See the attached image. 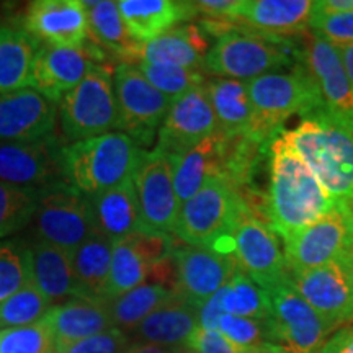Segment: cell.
Instances as JSON below:
<instances>
[{
  "instance_id": "3957f363",
  "label": "cell",
  "mask_w": 353,
  "mask_h": 353,
  "mask_svg": "<svg viewBox=\"0 0 353 353\" xmlns=\"http://www.w3.org/2000/svg\"><path fill=\"white\" fill-rule=\"evenodd\" d=\"M143 149L123 132H107L64 145L65 183L85 196L118 187L132 179Z\"/></svg>"
},
{
  "instance_id": "e575fe53",
  "label": "cell",
  "mask_w": 353,
  "mask_h": 353,
  "mask_svg": "<svg viewBox=\"0 0 353 353\" xmlns=\"http://www.w3.org/2000/svg\"><path fill=\"white\" fill-rule=\"evenodd\" d=\"M175 296V290L161 283H143L121 296L108 301L113 327L134 330L145 317Z\"/></svg>"
},
{
  "instance_id": "e0dca14e",
  "label": "cell",
  "mask_w": 353,
  "mask_h": 353,
  "mask_svg": "<svg viewBox=\"0 0 353 353\" xmlns=\"http://www.w3.org/2000/svg\"><path fill=\"white\" fill-rule=\"evenodd\" d=\"M63 151L64 145L54 134L30 143L0 141V182L39 192L65 182Z\"/></svg>"
},
{
  "instance_id": "8992f818",
  "label": "cell",
  "mask_w": 353,
  "mask_h": 353,
  "mask_svg": "<svg viewBox=\"0 0 353 353\" xmlns=\"http://www.w3.org/2000/svg\"><path fill=\"white\" fill-rule=\"evenodd\" d=\"M247 200L228 176L218 175L180 205L174 234L192 247H213L231 234Z\"/></svg>"
},
{
  "instance_id": "83f0119b",
  "label": "cell",
  "mask_w": 353,
  "mask_h": 353,
  "mask_svg": "<svg viewBox=\"0 0 353 353\" xmlns=\"http://www.w3.org/2000/svg\"><path fill=\"white\" fill-rule=\"evenodd\" d=\"M88 201L94 231L107 236L110 241L117 242L131 234L144 231L132 179L99 195L88 196Z\"/></svg>"
},
{
  "instance_id": "277c9868",
  "label": "cell",
  "mask_w": 353,
  "mask_h": 353,
  "mask_svg": "<svg viewBox=\"0 0 353 353\" xmlns=\"http://www.w3.org/2000/svg\"><path fill=\"white\" fill-rule=\"evenodd\" d=\"M245 83L257 120V139L263 145L272 144L291 117L306 118L325 108L319 87L304 64L294 65L290 72H270Z\"/></svg>"
},
{
  "instance_id": "8fae6325",
  "label": "cell",
  "mask_w": 353,
  "mask_h": 353,
  "mask_svg": "<svg viewBox=\"0 0 353 353\" xmlns=\"http://www.w3.org/2000/svg\"><path fill=\"white\" fill-rule=\"evenodd\" d=\"M33 219L41 241L69 254L94 232L88 196L65 182L43 190Z\"/></svg>"
},
{
  "instance_id": "7a4b0ae2",
  "label": "cell",
  "mask_w": 353,
  "mask_h": 353,
  "mask_svg": "<svg viewBox=\"0 0 353 353\" xmlns=\"http://www.w3.org/2000/svg\"><path fill=\"white\" fill-rule=\"evenodd\" d=\"M281 136L322 187L353 210V121L322 108Z\"/></svg>"
},
{
  "instance_id": "f907efd6",
  "label": "cell",
  "mask_w": 353,
  "mask_h": 353,
  "mask_svg": "<svg viewBox=\"0 0 353 353\" xmlns=\"http://www.w3.org/2000/svg\"><path fill=\"white\" fill-rule=\"evenodd\" d=\"M352 262H353V257H352Z\"/></svg>"
},
{
  "instance_id": "f6af8a7d",
  "label": "cell",
  "mask_w": 353,
  "mask_h": 353,
  "mask_svg": "<svg viewBox=\"0 0 353 353\" xmlns=\"http://www.w3.org/2000/svg\"><path fill=\"white\" fill-rule=\"evenodd\" d=\"M321 353H353V327L335 330L325 341Z\"/></svg>"
},
{
  "instance_id": "74e56055",
  "label": "cell",
  "mask_w": 353,
  "mask_h": 353,
  "mask_svg": "<svg viewBox=\"0 0 353 353\" xmlns=\"http://www.w3.org/2000/svg\"><path fill=\"white\" fill-rule=\"evenodd\" d=\"M51 304L33 281L0 303V330L21 327L41 321Z\"/></svg>"
},
{
  "instance_id": "681fc988",
  "label": "cell",
  "mask_w": 353,
  "mask_h": 353,
  "mask_svg": "<svg viewBox=\"0 0 353 353\" xmlns=\"http://www.w3.org/2000/svg\"><path fill=\"white\" fill-rule=\"evenodd\" d=\"M174 353H195V352L190 350L188 347H179V348H175Z\"/></svg>"
},
{
  "instance_id": "ba28073f",
  "label": "cell",
  "mask_w": 353,
  "mask_h": 353,
  "mask_svg": "<svg viewBox=\"0 0 353 353\" xmlns=\"http://www.w3.org/2000/svg\"><path fill=\"white\" fill-rule=\"evenodd\" d=\"M262 288L270 299V327L280 353H321L332 327L294 291L288 280Z\"/></svg>"
},
{
  "instance_id": "6da1fadb",
  "label": "cell",
  "mask_w": 353,
  "mask_h": 353,
  "mask_svg": "<svg viewBox=\"0 0 353 353\" xmlns=\"http://www.w3.org/2000/svg\"><path fill=\"white\" fill-rule=\"evenodd\" d=\"M337 203L283 136H276L268 145V190L263 205L272 231L283 241L290 239Z\"/></svg>"
},
{
  "instance_id": "52a82bcc",
  "label": "cell",
  "mask_w": 353,
  "mask_h": 353,
  "mask_svg": "<svg viewBox=\"0 0 353 353\" xmlns=\"http://www.w3.org/2000/svg\"><path fill=\"white\" fill-rule=\"evenodd\" d=\"M65 139L83 141L107 134L118 125L112 70L97 68L57 103Z\"/></svg>"
},
{
  "instance_id": "484cf974",
  "label": "cell",
  "mask_w": 353,
  "mask_h": 353,
  "mask_svg": "<svg viewBox=\"0 0 353 353\" xmlns=\"http://www.w3.org/2000/svg\"><path fill=\"white\" fill-rule=\"evenodd\" d=\"M208 51L210 38L203 32L201 26H175L170 32L141 44L136 64H165L205 72L203 63Z\"/></svg>"
},
{
  "instance_id": "7c38bea8",
  "label": "cell",
  "mask_w": 353,
  "mask_h": 353,
  "mask_svg": "<svg viewBox=\"0 0 353 353\" xmlns=\"http://www.w3.org/2000/svg\"><path fill=\"white\" fill-rule=\"evenodd\" d=\"M145 232H174L180 203L174 185V165L161 148L143 151L132 174Z\"/></svg>"
},
{
  "instance_id": "30bf717a",
  "label": "cell",
  "mask_w": 353,
  "mask_h": 353,
  "mask_svg": "<svg viewBox=\"0 0 353 353\" xmlns=\"http://www.w3.org/2000/svg\"><path fill=\"white\" fill-rule=\"evenodd\" d=\"M285 242L288 272H304L353 254V210L339 201L329 213Z\"/></svg>"
},
{
  "instance_id": "7402d4cb",
  "label": "cell",
  "mask_w": 353,
  "mask_h": 353,
  "mask_svg": "<svg viewBox=\"0 0 353 353\" xmlns=\"http://www.w3.org/2000/svg\"><path fill=\"white\" fill-rule=\"evenodd\" d=\"M25 32L48 46L77 48L88 39L87 8L81 0H38L26 8Z\"/></svg>"
},
{
  "instance_id": "4fadbf2b",
  "label": "cell",
  "mask_w": 353,
  "mask_h": 353,
  "mask_svg": "<svg viewBox=\"0 0 353 353\" xmlns=\"http://www.w3.org/2000/svg\"><path fill=\"white\" fill-rule=\"evenodd\" d=\"M352 255L304 272H288L286 280L294 291L332 329L353 321Z\"/></svg>"
},
{
  "instance_id": "d6986e66",
  "label": "cell",
  "mask_w": 353,
  "mask_h": 353,
  "mask_svg": "<svg viewBox=\"0 0 353 353\" xmlns=\"http://www.w3.org/2000/svg\"><path fill=\"white\" fill-rule=\"evenodd\" d=\"M219 131L218 120L205 85L195 87L172 101L157 134V148L169 157L190 151Z\"/></svg>"
},
{
  "instance_id": "7dc6e473",
  "label": "cell",
  "mask_w": 353,
  "mask_h": 353,
  "mask_svg": "<svg viewBox=\"0 0 353 353\" xmlns=\"http://www.w3.org/2000/svg\"><path fill=\"white\" fill-rule=\"evenodd\" d=\"M175 348H167V347H159L152 345V343L145 342H136L128 345V348L123 353H174Z\"/></svg>"
},
{
  "instance_id": "cb8c5ba5",
  "label": "cell",
  "mask_w": 353,
  "mask_h": 353,
  "mask_svg": "<svg viewBox=\"0 0 353 353\" xmlns=\"http://www.w3.org/2000/svg\"><path fill=\"white\" fill-rule=\"evenodd\" d=\"M228 151L229 136L218 131L193 145L190 151L170 157L175 193L180 205L196 195L210 179L226 174Z\"/></svg>"
},
{
  "instance_id": "b9f144b4",
  "label": "cell",
  "mask_w": 353,
  "mask_h": 353,
  "mask_svg": "<svg viewBox=\"0 0 353 353\" xmlns=\"http://www.w3.org/2000/svg\"><path fill=\"white\" fill-rule=\"evenodd\" d=\"M309 28H312L316 37H319L341 50L353 44V12L327 13L317 15L312 13Z\"/></svg>"
},
{
  "instance_id": "4dcf8cb0",
  "label": "cell",
  "mask_w": 353,
  "mask_h": 353,
  "mask_svg": "<svg viewBox=\"0 0 353 353\" xmlns=\"http://www.w3.org/2000/svg\"><path fill=\"white\" fill-rule=\"evenodd\" d=\"M83 6L87 8L88 41L99 46L110 57L120 59L121 64L136 63L141 43L131 38L118 8V2L99 0L83 2Z\"/></svg>"
},
{
  "instance_id": "f35d334b",
  "label": "cell",
  "mask_w": 353,
  "mask_h": 353,
  "mask_svg": "<svg viewBox=\"0 0 353 353\" xmlns=\"http://www.w3.org/2000/svg\"><path fill=\"white\" fill-rule=\"evenodd\" d=\"M136 68L143 72V76L151 82L154 88H157L172 101L187 94L192 88L205 85L206 82L205 74L201 70L149 63H138Z\"/></svg>"
},
{
  "instance_id": "d4e9b609",
  "label": "cell",
  "mask_w": 353,
  "mask_h": 353,
  "mask_svg": "<svg viewBox=\"0 0 353 353\" xmlns=\"http://www.w3.org/2000/svg\"><path fill=\"white\" fill-rule=\"evenodd\" d=\"M43 321L51 330L56 350L113 329L108 303L87 298H72L56 304L44 314Z\"/></svg>"
},
{
  "instance_id": "836d02e7",
  "label": "cell",
  "mask_w": 353,
  "mask_h": 353,
  "mask_svg": "<svg viewBox=\"0 0 353 353\" xmlns=\"http://www.w3.org/2000/svg\"><path fill=\"white\" fill-rule=\"evenodd\" d=\"M38 41L25 30L0 28V95L32 85Z\"/></svg>"
},
{
  "instance_id": "d6a6232c",
  "label": "cell",
  "mask_w": 353,
  "mask_h": 353,
  "mask_svg": "<svg viewBox=\"0 0 353 353\" xmlns=\"http://www.w3.org/2000/svg\"><path fill=\"white\" fill-rule=\"evenodd\" d=\"M32 281L50 304L77 298L70 254L46 241L39 239L32 247Z\"/></svg>"
},
{
  "instance_id": "ac0fdd59",
  "label": "cell",
  "mask_w": 353,
  "mask_h": 353,
  "mask_svg": "<svg viewBox=\"0 0 353 353\" xmlns=\"http://www.w3.org/2000/svg\"><path fill=\"white\" fill-rule=\"evenodd\" d=\"M174 262L175 293L195 309H200L239 272L232 255L211 247L187 245L175 249Z\"/></svg>"
},
{
  "instance_id": "2e32d148",
  "label": "cell",
  "mask_w": 353,
  "mask_h": 353,
  "mask_svg": "<svg viewBox=\"0 0 353 353\" xmlns=\"http://www.w3.org/2000/svg\"><path fill=\"white\" fill-rule=\"evenodd\" d=\"M174 252L175 244L169 234L138 231L113 242L105 301L138 288L151 275L152 268L170 259Z\"/></svg>"
},
{
  "instance_id": "c3c4849f",
  "label": "cell",
  "mask_w": 353,
  "mask_h": 353,
  "mask_svg": "<svg viewBox=\"0 0 353 353\" xmlns=\"http://www.w3.org/2000/svg\"><path fill=\"white\" fill-rule=\"evenodd\" d=\"M339 52H341L343 65H345L348 77H350V81L353 83V44H350V46H345V48H341Z\"/></svg>"
},
{
  "instance_id": "f546056e",
  "label": "cell",
  "mask_w": 353,
  "mask_h": 353,
  "mask_svg": "<svg viewBox=\"0 0 353 353\" xmlns=\"http://www.w3.org/2000/svg\"><path fill=\"white\" fill-rule=\"evenodd\" d=\"M198 327H200L198 309L190 306L175 293L174 298L145 317L132 332L139 342L179 348L187 345L190 337Z\"/></svg>"
},
{
  "instance_id": "9a60e30c",
  "label": "cell",
  "mask_w": 353,
  "mask_h": 353,
  "mask_svg": "<svg viewBox=\"0 0 353 353\" xmlns=\"http://www.w3.org/2000/svg\"><path fill=\"white\" fill-rule=\"evenodd\" d=\"M108 54L87 41L77 48L39 46L32 70V88L59 103L65 94L76 88L92 70L107 68Z\"/></svg>"
},
{
  "instance_id": "f1b7e54d",
  "label": "cell",
  "mask_w": 353,
  "mask_h": 353,
  "mask_svg": "<svg viewBox=\"0 0 353 353\" xmlns=\"http://www.w3.org/2000/svg\"><path fill=\"white\" fill-rule=\"evenodd\" d=\"M205 88L213 105L219 131L229 138L247 136L259 143L257 120L247 83L234 79L214 77L205 82Z\"/></svg>"
},
{
  "instance_id": "44dd1931",
  "label": "cell",
  "mask_w": 353,
  "mask_h": 353,
  "mask_svg": "<svg viewBox=\"0 0 353 353\" xmlns=\"http://www.w3.org/2000/svg\"><path fill=\"white\" fill-rule=\"evenodd\" d=\"M303 64L319 87L325 110L353 121V83L337 48L314 33L306 34Z\"/></svg>"
},
{
  "instance_id": "bcb514c9",
  "label": "cell",
  "mask_w": 353,
  "mask_h": 353,
  "mask_svg": "<svg viewBox=\"0 0 353 353\" xmlns=\"http://www.w3.org/2000/svg\"><path fill=\"white\" fill-rule=\"evenodd\" d=\"M345 12H353V0H319V2H314V8H312V13H317V15Z\"/></svg>"
},
{
  "instance_id": "4316f807",
  "label": "cell",
  "mask_w": 353,
  "mask_h": 353,
  "mask_svg": "<svg viewBox=\"0 0 353 353\" xmlns=\"http://www.w3.org/2000/svg\"><path fill=\"white\" fill-rule=\"evenodd\" d=\"M118 8L131 38L141 44L196 17L193 2L179 0H120Z\"/></svg>"
},
{
  "instance_id": "8d00e7d4",
  "label": "cell",
  "mask_w": 353,
  "mask_h": 353,
  "mask_svg": "<svg viewBox=\"0 0 353 353\" xmlns=\"http://www.w3.org/2000/svg\"><path fill=\"white\" fill-rule=\"evenodd\" d=\"M41 192L0 182V237L20 232L37 213Z\"/></svg>"
},
{
  "instance_id": "d590c367",
  "label": "cell",
  "mask_w": 353,
  "mask_h": 353,
  "mask_svg": "<svg viewBox=\"0 0 353 353\" xmlns=\"http://www.w3.org/2000/svg\"><path fill=\"white\" fill-rule=\"evenodd\" d=\"M221 309L223 314L247 319L270 321L272 307L265 290L244 272H237L226 286L221 288Z\"/></svg>"
},
{
  "instance_id": "ee69618b",
  "label": "cell",
  "mask_w": 353,
  "mask_h": 353,
  "mask_svg": "<svg viewBox=\"0 0 353 353\" xmlns=\"http://www.w3.org/2000/svg\"><path fill=\"white\" fill-rule=\"evenodd\" d=\"M185 347H188L190 350L195 353H252L234 345L219 330H210L201 327H198L193 332Z\"/></svg>"
},
{
  "instance_id": "603a6c76",
  "label": "cell",
  "mask_w": 353,
  "mask_h": 353,
  "mask_svg": "<svg viewBox=\"0 0 353 353\" xmlns=\"http://www.w3.org/2000/svg\"><path fill=\"white\" fill-rule=\"evenodd\" d=\"M314 2L311 0H241L236 26L267 37L306 33Z\"/></svg>"
},
{
  "instance_id": "1f68e13d",
  "label": "cell",
  "mask_w": 353,
  "mask_h": 353,
  "mask_svg": "<svg viewBox=\"0 0 353 353\" xmlns=\"http://www.w3.org/2000/svg\"><path fill=\"white\" fill-rule=\"evenodd\" d=\"M113 241L94 231L70 254L74 278L77 285V298L105 301L110 267H112Z\"/></svg>"
},
{
  "instance_id": "9c48e42d",
  "label": "cell",
  "mask_w": 353,
  "mask_h": 353,
  "mask_svg": "<svg viewBox=\"0 0 353 353\" xmlns=\"http://www.w3.org/2000/svg\"><path fill=\"white\" fill-rule=\"evenodd\" d=\"M118 125L136 144L151 145L159 134L172 100L154 88L134 64H118L113 74Z\"/></svg>"
},
{
  "instance_id": "60d3db41",
  "label": "cell",
  "mask_w": 353,
  "mask_h": 353,
  "mask_svg": "<svg viewBox=\"0 0 353 353\" xmlns=\"http://www.w3.org/2000/svg\"><path fill=\"white\" fill-rule=\"evenodd\" d=\"M0 353H56L54 339L43 319L0 330Z\"/></svg>"
},
{
  "instance_id": "ab89813d",
  "label": "cell",
  "mask_w": 353,
  "mask_h": 353,
  "mask_svg": "<svg viewBox=\"0 0 353 353\" xmlns=\"http://www.w3.org/2000/svg\"><path fill=\"white\" fill-rule=\"evenodd\" d=\"M32 281V249L0 242V303Z\"/></svg>"
},
{
  "instance_id": "5b68a950",
  "label": "cell",
  "mask_w": 353,
  "mask_h": 353,
  "mask_svg": "<svg viewBox=\"0 0 353 353\" xmlns=\"http://www.w3.org/2000/svg\"><path fill=\"white\" fill-rule=\"evenodd\" d=\"M293 44L286 38L267 37L237 26L216 38L205 56L203 70L219 79L247 82L293 65Z\"/></svg>"
},
{
  "instance_id": "7bdbcfd3",
  "label": "cell",
  "mask_w": 353,
  "mask_h": 353,
  "mask_svg": "<svg viewBox=\"0 0 353 353\" xmlns=\"http://www.w3.org/2000/svg\"><path fill=\"white\" fill-rule=\"evenodd\" d=\"M128 348V337L123 330L113 327L94 337L69 343L56 353H123Z\"/></svg>"
},
{
  "instance_id": "5bb4252c",
  "label": "cell",
  "mask_w": 353,
  "mask_h": 353,
  "mask_svg": "<svg viewBox=\"0 0 353 353\" xmlns=\"http://www.w3.org/2000/svg\"><path fill=\"white\" fill-rule=\"evenodd\" d=\"M231 254L237 268L249 275L260 286L281 280L288 275L285 255L275 232L267 221L260 219L249 201L242 205L231 229Z\"/></svg>"
},
{
  "instance_id": "ffe728a7",
  "label": "cell",
  "mask_w": 353,
  "mask_h": 353,
  "mask_svg": "<svg viewBox=\"0 0 353 353\" xmlns=\"http://www.w3.org/2000/svg\"><path fill=\"white\" fill-rule=\"evenodd\" d=\"M56 103L34 88L0 95V141L30 143L54 134Z\"/></svg>"
}]
</instances>
